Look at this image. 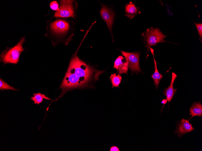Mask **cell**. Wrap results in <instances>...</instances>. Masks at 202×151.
Segmentation results:
<instances>
[{
    "label": "cell",
    "mask_w": 202,
    "mask_h": 151,
    "mask_svg": "<svg viewBox=\"0 0 202 151\" xmlns=\"http://www.w3.org/2000/svg\"><path fill=\"white\" fill-rule=\"evenodd\" d=\"M167 101H168L166 99H163L162 100L161 102V103L163 104L164 105L162 106V109L163 107H164V106L165 105V104L167 103Z\"/></svg>",
    "instance_id": "cell-20"
},
{
    "label": "cell",
    "mask_w": 202,
    "mask_h": 151,
    "mask_svg": "<svg viewBox=\"0 0 202 151\" xmlns=\"http://www.w3.org/2000/svg\"><path fill=\"white\" fill-rule=\"evenodd\" d=\"M127 61L129 67L133 72L141 71L139 64L140 54L138 52H129L121 51Z\"/></svg>",
    "instance_id": "cell-4"
},
{
    "label": "cell",
    "mask_w": 202,
    "mask_h": 151,
    "mask_svg": "<svg viewBox=\"0 0 202 151\" xmlns=\"http://www.w3.org/2000/svg\"><path fill=\"white\" fill-rule=\"evenodd\" d=\"M147 48L148 52L152 46H155L157 44L160 42H167L164 39L167 36L165 35L158 28L151 27L146 30L145 33L142 34Z\"/></svg>",
    "instance_id": "cell-2"
},
{
    "label": "cell",
    "mask_w": 202,
    "mask_h": 151,
    "mask_svg": "<svg viewBox=\"0 0 202 151\" xmlns=\"http://www.w3.org/2000/svg\"><path fill=\"white\" fill-rule=\"evenodd\" d=\"M50 27L55 33H60L67 30L69 26L67 22L61 20H58L52 22L51 24Z\"/></svg>",
    "instance_id": "cell-9"
},
{
    "label": "cell",
    "mask_w": 202,
    "mask_h": 151,
    "mask_svg": "<svg viewBox=\"0 0 202 151\" xmlns=\"http://www.w3.org/2000/svg\"><path fill=\"white\" fill-rule=\"evenodd\" d=\"M104 71L95 69L74 55L71 59L60 88L62 91L57 100L72 89L91 87Z\"/></svg>",
    "instance_id": "cell-1"
},
{
    "label": "cell",
    "mask_w": 202,
    "mask_h": 151,
    "mask_svg": "<svg viewBox=\"0 0 202 151\" xmlns=\"http://www.w3.org/2000/svg\"><path fill=\"white\" fill-rule=\"evenodd\" d=\"M190 115H192L189 121L193 117L198 116L201 117L202 115V105L200 101L194 102L189 108Z\"/></svg>",
    "instance_id": "cell-13"
},
{
    "label": "cell",
    "mask_w": 202,
    "mask_h": 151,
    "mask_svg": "<svg viewBox=\"0 0 202 151\" xmlns=\"http://www.w3.org/2000/svg\"><path fill=\"white\" fill-rule=\"evenodd\" d=\"M195 26L198 32L199 36L200 41L202 42V24L201 23H194Z\"/></svg>",
    "instance_id": "cell-17"
},
{
    "label": "cell",
    "mask_w": 202,
    "mask_h": 151,
    "mask_svg": "<svg viewBox=\"0 0 202 151\" xmlns=\"http://www.w3.org/2000/svg\"><path fill=\"white\" fill-rule=\"evenodd\" d=\"M194 130V128L189 121L183 118L178 124L176 130L174 133H176L178 136L181 137L185 134L191 132Z\"/></svg>",
    "instance_id": "cell-6"
},
{
    "label": "cell",
    "mask_w": 202,
    "mask_h": 151,
    "mask_svg": "<svg viewBox=\"0 0 202 151\" xmlns=\"http://www.w3.org/2000/svg\"><path fill=\"white\" fill-rule=\"evenodd\" d=\"M100 12L102 18L106 22L112 33V27L113 22L114 13L105 5L102 6Z\"/></svg>",
    "instance_id": "cell-7"
},
{
    "label": "cell",
    "mask_w": 202,
    "mask_h": 151,
    "mask_svg": "<svg viewBox=\"0 0 202 151\" xmlns=\"http://www.w3.org/2000/svg\"><path fill=\"white\" fill-rule=\"evenodd\" d=\"M110 79L112 84V87H119L122 80V77L119 75H116V73L112 74Z\"/></svg>",
    "instance_id": "cell-15"
},
{
    "label": "cell",
    "mask_w": 202,
    "mask_h": 151,
    "mask_svg": "<svg viewBox=\"0 0 202 151\" xmlns=\"http://www.w3.org/2000/svg\"><path fill=\"white\" fill-rule=\"evenodd\" d=\"M114 68L117 70L119 74H127L129 68L128 62L123 57L119 56L115 61Z\"/></svg>",
    "instance_id": "cell-8"
},
{
    "label": "cell",
    "mask_w": 202,
    "mask_h": 151,
    "mask_svg": "<svg viewBox=\"0 0 202 151\" xmlns=\"http://www.w3.org/2000/svg\"><path fill=\"white\" fill-rule=\"evenodd\" d=\"M72 2L73 1L71 0L61 1L59 10L56 12L54 16L61 17H74Z\"/></svg>",
    "instance_id": "cell-5"
},
{
    "label": "cell",
    "mask_w": 202,
    "mask_h": 151,
    "mask_svg": "<svg viewBox=\"0 0 202 151\" xmlns=\"http://www.w3.org/2000/svg\"><path fill=\"white\" fill-rule=\"evenodd\" d=\"M150 49L153 56L155 67V72L152 75V77L154 80V84L156 86V88L158 89L159 84L161 80L163 77V76L159 73L158 70L156 61L154 57V50L151 47L150 48Z\"/></svg>",
    "instance_id": "cell-11"
},
{
    "label": "cell",
    "mask_w": 202,
    "mask_h": 151,
    "mask_svg": "<svg viewBox=\"0 0 202 151\" xmlns=\"http://www.w3.org/2000/svg\"><path fill=\"white\" fill-rule=\"evenodd\" d=\"M50 8L54 11H58L59 10L58 4L57 2L54 1L50 3Z\"/></svg>",
    "instance_id": "cell-18"
},
{
    "label": "cell",
    "mask_w": 202,
    "mask_h": 151,
    "mask_svg": "<svg viewBox=\"0 0 202 151\" xmlns=\"http://www.w3.org/2000/svg\"><path fill=\"white\" fill-rule=\"evenodd\" d=\"M31 99L34 101L35 104L39 105L43 101L44 99L47 100H51L50 99L46 96L38 92L37 93H34L33 96L31 97Z\"/></svg>",
    "instance_id": "cell-14"
},
{
    "label": "cell",
    "mask_w": 202,
    "mask_h": 151,
    "mask_svg": "<svg viewBox=\"0 0 202 151\" xmlns=\"http://www.w3.org/2000/svg\"><path fill=\"white\" fill-rule=\"evenodd\" d=\"M24 40V37H23L14 47L2 54L1 55V58L2 61L5 64L17 63L18 61L20 54L23 50L22 45Z\"/></svg>",
    "instance_id": "cell-3"
},
{
    "label": "cell",
    "mask_w": 202,
    "mask_h": 151,
    "mask_svg": "<svg viewBox=\"0 0 202 151\" xmlns=\"http://www.w3.org/2000/svg\"><path fill=\"white\" fill-rule=\"evenodd\" d=\"M110 151H120V149L117 146H111L110 149Z\"/></svg>",
    "instance_id": "cell-19"
},
{
    "label": "cell",
    "mask_w": 202,
    "mask_h": 151,
    "mask_svg": "<svg viewBox=\"0 0 202 151\" xmlns=\"http://www.w3.org/2000/svg\"><path fill=\"white\" fill-rule=\"evenodd\" d=\"M0 89L2 90H18L15 89L5 82L1 78L0 79Z\"/></svg>",
    "instance_id": "cell-16"
},
{
    "label": "cell",
    "mask_w": 202,
    "mask_h": 151,
    "mask_svg": "<svg viewBox=\"0 0 202 151\" xmlns=\"http://www.w3.org/2000/svg\"><path fill=\"white\" fill-rule=\"evenodd\" d=\"M125 11L126 13L125 15L130 19L134 17L137 14L141 13L139 9L132 2L125 5Z\"/></svg>",
    "instance_id": "cell-12"
},
{
    "label": "cell",
    "mask_w": 202,
    "mask_h": 151,
    "mask_svg": "<svg viewBox=\"0 0 202 151\" xmlns=\"http://www.w3.org/2000/svg\"><path fill=\"white\" fill-rule=\"evenodd\" d=\"M177 77V74L174 72H172L170 84L168 88L164 89L163 92V94L166 96V99L169 103L171 101L174 95L176 93L177 89L174 88L173 85Z\"/></svg>",
    "instance_id": "cell-10"
}]
</instances>
